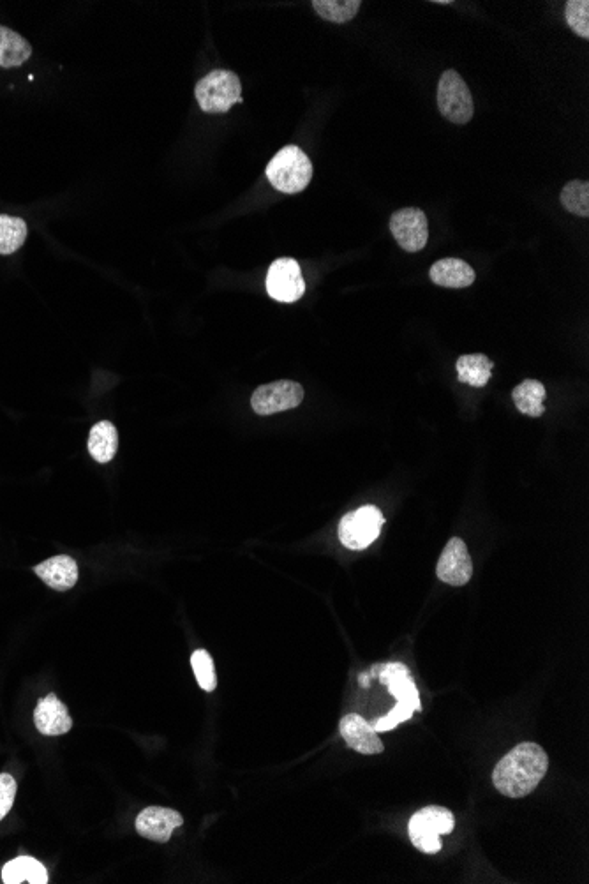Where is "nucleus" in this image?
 Masks as SVG:
<instances>
[{
  "label": "nucleus",
  "mask_w": 589,
  "mask_h": 884,
  "mask_svg": "<svg viewBox=\"0 0 589 884\" xmlns=\"http://www.w3.org/2000/svg\"><path fill=\"white\" fill-rule=\"evenodd\" d=\"M191 666H193L194 676L198 680V685L205 692H212L217 687L216 669H214V660L210 657L209 652L205 650H196L191 657Z\"/></svg>",
  "instance_id": "25"
},
{
  "label": "nucleus",
  "mask_w": 589,
  "mask_h": 884,
  "mask_svg": "<svg viewBox=\"0 0 589 884\" xmlns=\"http://www.w3.org/2000/svg\"><path fill=\"white\" fill-rule=\"evenodd\" d=\"M304 401V389L297 382L279 380L254 390L251 406L258 415H274L297 408Z\"/></svg>",
  "instance_id": "7"
},
{
  "label": "nucleus",
  "mask_w": 589,
  "mask_h": 884,
  "mask_svg": "<svg viewBox=\"0 0 589 884\" xmlns=\"http://www.w3.org/2000/svg\"><path fill=\"white\" fill-rule=\"evenodd\" d=\"M429 276L441 288H468L475 283V270L459 258H443L434 263Z\"/></svg>",
  "instance_id": "16"
},
{
  "label": "nucleus",
  "mask_w": 589,
  "mask_h": 884,
  "mask_svg": "<svg viewBox=\"0 0 589 884\" xmlns=\"http://www.w3.org/2000/svg\"><path fill=\"white\" fill-rule=\"evenodd\" d=\"M270 184L286 195H297L311 184L313 163L297 145H288L277 152L267 166Z\"/></svg>",
  "instance_id": "2"
},
{
  "label": "nucleus",
  "mask_w": 589,
  "mask_h": 884,
  "mask_svg": "<svg viewBox=\"0 0 589 884\" xmlns=\"http://www.w3.org/2000/svg\"><path fill=\"white\" fill-rule=\"evenodd\" d=\"M515 408L528 417H542L545 413V387L537 380H524L512 392Z\"/></svg>",
  "instance_id": "21"
},
{
  "label": "nucleus",
  "mask_w": 589,
  "mask_h": 884,
  "mask_svg": "<svg viewBox=\"0 0 589 884\" xmlns=\"http://www.w3.org/2000/svg\"><path fill=\"white\" fill-rule=\"evenodd\" d=\"M438 108L445 119L454 124H468L473 119L475 105L468 85L454 69L441 75L438 83Z\"/></svg>",
  "instance_id": "6"
},
{
  "label": "nucleus",
  "mask_w": 589,
  "mask_h": 884,
  "mask_svg": "<svg viewBox=\"0 0 589 884\" xmlns=\"http://www.w3.org/2000/svg\"><path fill=\"white\" fill-rule=\"evenodd\" d=\"M589 2L588 0H570L565 8V18L568 27L574 30L577 36L589 38Z\"/></svg>",
  "instance_id": "26"
},
{
  "label": "nucleus",
  "mask_w": 589,
  "mask_h": 884,
  "mask_svg": "<svg viewBox=\"0 0 589 884\" xmlns=\"http://www.w3.org/2000/svg\"><path fill=\"white\" fill-rule=\"evenodd\" d=\"M119 449V433L110 420L97 422L90 429L89 452L97 463H110Z\"/></svg>",
  "instance_id": "18"
},
{
  "label": "nucleus",
  "mask_w": 589,
  "mask_h": 884,
  "mask_svg": "<svg viewBox=\"0 0 589 884\" xmlns=\"http://www.w3.org/2000/svg\"><path fill=\"white\" fill-rule=\"evenodd\" d=\"M383 523H385V517L378 507H374V505L360 507L341 519L339 540L343 542L344 547L353 549V551L366 549L380 537Z\"/></svg>",
  "instance_id": "5"
},
{
  "label": "nucleus",
  "mask_w": 589,
  "mask_h": 884,
  "mask_svg": "<svg viewBox=\"0 0 589 884\" xmlns=\"http://www.w3.org/2000/svg\"><path fill=\"white\" fill-rule=\"evenodd\" d=\"M561 205L579 218L589 216V184L588 180H570L565 188L561 189Z\"/></svg>",
  "instance_id": "24"
},
{
  "label": "nucleus",
  "mask_w": 589,
  "mask_h": 884,
  "mask_svg": "<svg viewBox=\"0 0 589 884\" xmlns=\"http://www.w3.org/2000/svg\"><path fill=\"white\" fill-rule=\"evenodd\" d=\"M32 55V46L15 30L0 25V68H18Z\"/></svg>",
  "instance_id": "19"
},
{
  "label": "nucleus",
  "mask_w": 589,
  "mask_h": 884,
  "mask_svg": "<svg viewBox=\"0 0 589 884\" xmlns=\"http://www.w3.org/2000/svg\"><path fill=\"white\" fill-rule=\"evenodd\" d=\"M413 713H415V710H413L411 706L397 703V705L390 710L387 717H383V719H378L374 722V731H376V733L392 731V729H396V727L399 726L401 722H404V720L411 719Z\"/></svg>",
  "instance_id": "27"
},
{
  "label": "nucleus",
  "mask_w": 589,
  "mask_h": 884,
  "mask_svg": "<svg viewBox=\"0 0 589 884\" xmlns=\"http://www.w3.org/2000/svg\"><path fill=\"white\" fill-rule=\"evenodd\" d=\"M390 232L404 251L417 253L424 249L429 240V225L424 210L418 207L397 210L390 218Z\"/></svg>",
  "instance_id": "9"
},
{
  "label": "nucleus",
  "mask_w": 589,
  "mask_h": 884,
  "mask_svg": "<svg viewBox=\"0 0 589 884\" xmlns=\"http://www.w3.org/2000/svg\"><path fill=\"white\" fill-rule=\"evenodd\" d=\"M493 360L482 353L463 355L457 360V380L471 387H485L493 376Z\"/></svg>",
  "instance_id": "20"
},
{
  "label": "nucleus",
  "mask_w": 589,
  "mask_h": 884,
  "mask_svg": "<svg viewBox=\"0 0 589 884\" xmlns=\"http://www.w3.org/2000/svg\"><path fill=\"white\" fill-rule=\"evenodd\" d=\"M341 735L344 742L348 743V747L357 750L364 756H374L383 752V742L380 740L378 733L374 731L373 724H369L364 717H360L358 713H350L346 715L341 724Z\"/></svg>",
  "instance_id": "12"
},
{
  "label": "nucleus",
  "mask_w": 589,
  "mask_h": 884,
  "mask_svg": "<svg viewBox=\"0 0 589 884\" xmlns=\"http://www.w3.org/2000/svg\"><path fill=\"white\" fill-rule=\"evenodd\" d=\"M2 883L46 884L48 883V872L43 867V863H39L36 858L20 856V858H15L4 865Z\"/></svg>",
  "instance_id": "17"
},
{
  "label": "nucleus",
  "mask_w": 589,
  "mask_h": 884,
  "mask_svg": "<svg viewBox=\"0 0 589 884\" xmlns=\"http://www.w3.org/2000/svg\"><path fill=\"white\" fill-rule=\"evenodd\" d=\"M547 770L549 756L538 743H519L494 768V787L508 798H524L537 789Z\"/></svg>",
  "instance_id": "1"
},
{
  "label": "nucleus",
  "mask_w": 589,
  "mask_h": 884,
  "mask_svg": "<svg viewBox=\"0 0 589 884\" xmlns=\"http://www.w3.org/2000/svg\"><path fill=\"white\" fill-rule=\"evenodd\" d=\"M34 572L38 574L39 579H43L45 585L57 592H68L78 581V565L71 556H53L50 560L36 565Z\"/></svg>",
  "instance_id": "15"
},
{
  "label": "nucleus",
  "mask_w": 589,
  "mask_h": 884,
  "mask_svg": "<svg viewBox=\"0 0 589 884\" xmlns=\"http://www.w3.org/2000/svg\"><path fill=\"white\" fill-rule=\"evenodd\" d=\"M184 825V819L177 810L165 807H147L136 817V832L143 839L165 844L172 839L173 832Z\"/></svg>",
  "instance_id": "11"
},
{
  "label": "nucleus",
  "mask_w": 589,
  "mask_h": 884,
  "mask_svg": "<svg viewBox=\"0 0 589 884\" xmlns=\"http://www.w3.org/2000/svg\"><path fill=\"white\" fill-rule=\"evenodd\" d=\"M373 675L380 676L381 682L387 685L392 696L397 697V703L408 705L418 712L420 705V696L418 689L410 673L408 667L404 664H385V666H374Z\"/></svg>",
  "instance_id": "13"
},
{
  "label": "nucleus",
  "mask_w": 589,
  "mask_h": 884,
  "mask_svg": "<svg viewBox=\"0 0 589 884\" xmlns=\"http://www.w3.org/2000/svg\"><path fill=\"white\" fill-rule=\"evenodd\" d=\"M360 685H362V687H369V685H371V683H369V676H360Z\"/></svg>",
  "instance_id": "29"
},
{
  "label": "nucleus",
  "mask_w": 589,
  "mask_h": 884,
  "mask_svg": "<svg viewBox=\"0 0 589 884\" xmlns=\"http://www.w3.org/2000/svg\"><path fill=\"white\" fill-rule=\"evenodd\" d=\"M436 576L443 583L452 586H464L470 583L473 576V562L466 542L461 539H450L441 553L440 562L436 565Z\"/></svg>",
  "instance_id": "10"
},
{
  "label": "nucleus",
  "mask_w": 589,
  "mask_h": 884,
  "mask_svg": "<svg viewBox=\"0 0 589 884\" xmlns=\"http://www.w3.org/2000/svg\"><path fill=\"white\" fill-rule=\"evenodd\" d=\"M267 292L277 302H297L306 293L299 262L293 258H277L267 274Z\"/></svg>",
  "instance_id": "8"
},
{
  "label": "nucleus",
  "mask_w": 589,
  "mask_h": 884,
  "mask_svg": "<svg viewBox=\"0 0 589 884\" xmlns=\"http://www.w3.org/2000/svg\"><path fill=\"white\" fill-rule=\"evenodd\" d=\"M314 11L334 23H346L357 16L360 0H313Z\"/></svg>",
  "instance_id": "23"
},
{
  "label": "nucleus",
  "mask_w": 589,
  "mask_h": 884,
  "mask_svg": "<svg viewBox=\"0 0 589 884\" xmlns=\"http://www.w3.org/2000/svg\"><path fill=\"white\" fill-rule=\"evenodd\" d=\"M34 722L39 733L46 736L66 735L73 727V719L69 715L68 708L55 694L39 699Z\"/></svg>",
  "instance_id": "14"
},
{
  "label": "nucleus",
  "mask_w": 589,
  "mask_h": 884,
  "mask_svg": "<svg viewBox=\"0 0 589 884\" xmlns=\"http://www.w3.org/2000/svg\"><path fill=\"white\" fill-rule=\"evenodd\" d=\"M29 235L27 223L15 216H0V255H13Z\"/></svg>",
  "instance_id": "22"
},
{
  "label": "nucleus",
  "mask_w": 589,
  "mask_h": 884,
  "mask_svg": "<svg viewBox=\"0 0 589 884\" xmlns=\"http://www.w3.org/2000/svg\"><path fill=\"white\" fill-rule=\"evenodd\" d=\"M16 798V780L9 773H0V821L8 816Z\"/></svg>",
  "instance_id": "28"
},
{
  "label": "nucleus",
  "mask_w": 589,
  "mask_h": 884,
  "mask_svg": "<svg viewBox=\"0 0 589 884\" xmlns=\"http://www.w3.org/2000/svg\"><path fill=\"white\" fill-rule=\"evenodd\" d=\"M454 826L455 817L450 810L443 809V807H425L411 817L408 833H410L413 846L420 849L422 853L434 855L443 846L441 835L452 832Z\"/></svg>",
  "instance_id": "4"
},
{
  "label": "nucleus",
  "mask_w": 589,
  "mask_h": 884,
  "mask_svg": "<svg viewBox=\"0 0 589 884\" xmlns=\"http://www.w3.org/2000/svg\"><path fill=\"white\" fill-rule=\"evenodd\" d=\"M194 96L203 112L226 113L242 103V83L233 71L216 69L196 83Z\"/></svg>",
  "instance_id": "3"
}]
</instances>
